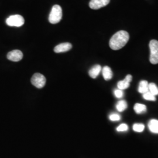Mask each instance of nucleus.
<instances>
[{
	"label": "nucleus",
	"mask_w": 158,
	"mask_h": 158,
	"mask_svg": "<svg viewBox=\"0 0 158 158\" xmlns=\"http://www.w3.org/2000/svg\"><path fill=\"white\" fill-rule=\"evenodd\" d=\"M130 39L129 34L125 31H120L114 34L110 40L109 45L111 49L117 51L124 46Z\"/></svg>",
	"instance_id": "obj_1"
},
{
	"label": "nucleus",
	"mask_w": 158,
	"mask_h": 158,
	"mask_svg": "<svg viewBox=\"0 0 158 158\" xmlns=\"http://www.w3.org/2000/svg\"><path fill=\"white\" fill-rule=\"evenodd\" d=\"M62 18V10L59 5L53 6L49 17V21L52 24L59 23Z\"/></svg>",
	"instance_id": "obj_2"
},
{
	"label": "nucleus",
	"mask_w": 158,
	"mask_h": 158,
	"mask_svg": "<svg viewBox=\"0 0 158 158\" xmlns=\"http://www.w3.org/2000/svg\"><path fill=\"white\" fill-rule=\"evenodd\" d=\"M150 48V62L153 64L158 63V41L156 40H152L149 43Z\"/></svg>",
	"instance_id": "obj_3"
},
{
	"label": "nucleus",
	"mask_w": 158,
	"mask_h": 158,
	"mask_svg": "<svg viewBox=\"0 0 158 158\" xmlns=\"http://www.w3.org/2000/svg\"><path fill=\"white\" fill-rule=\"evenodd\" d=\"M25 23L24 18L20 15H14L8 17L6 20V23L10 27H20Z\"/></svg>",
	"instance_id": "obj_4"
},
{
	"label": "nucleus",
	"mask_w": 158,
	"mask_h": 158,
	"mask_svg": "<svg viewBox=\"0 0 158 158\" xmlns=\"http://www.w3.org/2000/svg\"><path fill=\"white\" fill-rule=\"evenodd\" d=\"M31 83L36 88L42 89L46 84L45 77L42 74H34L31 79Z\"/></svg>",
	"instance_id": "obj_5"
},
{
	"label": "nucleus",
	"mask_w": 158,
	"mask_h": 158,
	"mask_svg": "<svg viewBox=\"0 0 158 158\" xmlns=\"http://www.w3.org/2000/svg\"><path fill=\"white\" fill-rule=\"evenodd\" d=\"M110 0H91L89 6L93 10H98L105 6H107Z\"/></svg>",
	"instance_id": "obj_6"
},
{
	"label": "nucleus",
	"mask_w": 158,
	"mask_h": 158,
	"mask_svg": "<svg viewBox=\"0 0 158 158\" xmlns=\"http://www.w3.org/2000/svg\"><path fill=\"white\" fill-rule=\"evenodd\" d=\"M23 58V52L19 50H14L7 54V59L12 62H19Z\"/></svg>",
	"instance_id": "obj_7"
},
{
	"label": "nucleus",
	"mask_w": 158,
	"mask_h": 158,
	"mask_svg": "<svg viewBox=\"0 0 158 158\" xmlns=\"http://www.w3.org/2000/svg\"><path fill=\"white\" fill-rule=\"evenodd\" d=\"M72 48V45L70 43L65 42L57 45L54 48V51L56 53H63L70 51Z\"/></svg>",
	"instance_id": "obj_8"
},
{
	"label": "nucleus",
	"mask_w": 158,
	"mask_h": 158,
	"mask_svg": "<svg viewBox=\"0 0 158 158\" xmlns=\"http://www.w3.org/2000/svg\"><path fill=\"white\" fill-rule=\"evenodd\" d=\"M102 66L99 64H96L91 68L89 72V76L93 79H96V77L99 75L102 71Z\"/></svg>",
	"instance_id": "obj_9"
},
{
	"label": "nucleus",
	"mask_w": 158,
	"mask_h": 158,
	"mask_svg": "<svg viewBox=\"0 0 158 158\" xmlns=\"http://www.w3.org/2000/svg\"><path fill=\"white\" fill-rule=\"evenodd\" d=\"M102 73L104 79L106 80H110L112 79L113 77V72L111 69V68L108 67L107 66H104L102 69Z\"/></svg>",
	"instance_id": "obj_10"
},
{
	"label": "nucleus",
	"mask_w": 158,
	"mask_h": 158,
	"mask_svg": "<svg viewBox=\"0 0 158 158\" xmlns=\"http://www.w3.org/2000/svg\"><path fill=\"white\" fill-rule=\"evenodd\" d=\"M148 128L150 131L154 134H158V120L152 119L148 123Z\"/></svg>",
	"instance_id": "obj_11"
},
{
	"label": "nucleus",
	"mask_w": 158,
	"mask_h": 158,
	"mask_svg": "<svg viewBox=\"0 0 158 158\" xmlns=\"http://www.w3.org/2000/svg\"><path fill=\"white\" fill-rule=\"evenodd\" d=\"M138 91L141 94H145L149 91V83L146 80H142L139 83Z\"/></svg>",
	"instance_id": "obj_12"
},
{
	"label": "nucleus",
	"mask_w": 158,
	"mask_h": 158,
	"mask_svg": "<svg viewBox=\"0 0 158 158\" xmlns=\"http://www.w3.org/2000/svg\"><path fill=\"white\" fill-rule=\"evenodd\" d=\"M134 111H135L136 114H142L143 113H145L147 111V107L145 105L142 104H139V103H136L135 105L134 106Z\"/></svg>",
	"instance_id": "obj_13"
},
{
	"label": "nucleus",
	"mask_w": 158,
	"mask_h": 158,
	"mask_svg": "<svg viewBox=\"0 0 158 158\" xmlns=\"http://www.w3.org/2000/svg\"><path fill=\"white\" fill-rule=\"evenodd\" d=\"M130 82L127 79H125L124 80L119 81L118 82L117 87L119 90H125L130 87Z\"/></svg>",
	"instance_id": "obj_14"
},
{
	"label": "nucleus",
	"mask_w": 158,
	"mask_h": 158,
	"mask_svg": "<svg viewBox=\"0 0 158 158\" xmlns=\"http://www.w3.org/2000/svg\"><path fill=\"white\" fill-rule=\"evenodd\" d=\"M127 103L125 100L119 101L116 105V108L119 112L124 111L127 109Z\"/></svg>",
	"instance_id": "obj_15"
},
{
	"label": "nucleus",
	"mask_w": 158,
	"mask_h": 158,
	"mask_svg": "<svg viewBox=\"0 0 158 158\" xmlns=\"http://www.w3.org/2000/svg\"><path fill=\"white\" fill-rule=\"evenodd\" d=\"M149 92H150L151 94H152L153 96L158 95V88L153 83H151L149 84Z\"/></svg>",
	"instance_id": "obj_16"
},
{
	"label": "nucleus",
	"mask_w": 158,
	"mask_h": 158,
	"mask_svg": "<svg viewBox=\"0 0 158 158\" xmlns=\"http://www.w3.org/2000/svg\"><path fill=\"white\" fill-rule=\"evenodd\" d=\"M145 129V125L143 124L136 123L133 125V130L137 132H142Z\"/></svg>",
	"instance_id": "obj_17"
},
{
	"label": "nucleus",
	"mask_w": 158,
	"mask_h": 158,
	"mask_svg": "<svg viewBox=\"0 0 158 158\" xmlns=\"http://www.w3.org/2000/svg\"><path fill=\"white\" fill-rule=\"evenodd\" d=\"M143 98L146 100H149V101H152L155 102L156 101V97L155 96H153L152 94H151L150 92H147L145 94H143Z\"/></svg>",
	"instance_id": "obj_18"
},
{
	"label": "nucleus",
	"mask_w": 158,
	"mask_h": 158,
	"mask_svg": "<svg viewBox=\"0 0 158 158\" xmlns=\"http://www.w3.org/2000/svg\"><path fill=\"white\" fill-rule=\"evenodd\" d=\"M128 129V127L127 125L125 124H122L119 125L117 127V131L118 132H124V131H127Z\"/></svg>",
	"instance_id": "obj_19"
},
{
	"label": "nucleus",
	"mask_w": 158,
	"mask_h": 158,
	"mask_svg": "<svg viewBox=\"0 0 158 158\" xmlns=\"http://www.w3.org/2000/svg\"><path fill=\"white\" fill-rule=\"evenodd\" d=\"M109 118L112 121H117L120 120L121 117H120L119 115L117 114H111L110 115Z\"/></svg>",
	"instance_id": "obj_20"
},
{
	"label": "nucleus",
	"mask_w": 158,
	"mask_h": 158,
	"mask_svg": "<svg viewBox=\"0 0 158 158\" xmlns=\"http://www.w3.org/2000/svg\"><path fill=\"white\" fill-rule=\"evenodd\" d=\"M114 94H115V96L117 98H122L123 97L124 93H123V90L118 89V90H115L114 91Z\"/></svg>",
	"instance_id": "obj_21"
}]
</instances>
